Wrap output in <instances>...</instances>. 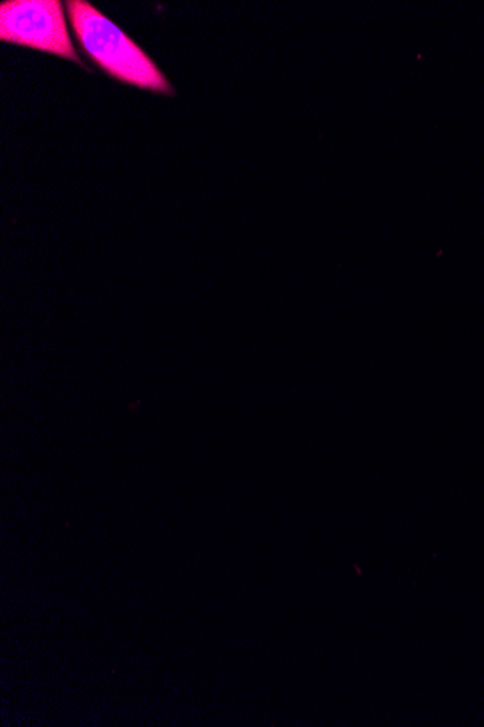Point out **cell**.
I'll list each match as a JSON object with an SVG mask.
<instances>
[{"mask_svg":"<svg viewBox=\"0 0 484 727\" xmlns=\"http://www.w3.org/2000/svg\"><path fill=\"white\" fill-rule=\"evenodd\" d=\"M66 9L80 48L106 75L140 89L174 95L153 59L111 19L85 0H69Z\"/></svg>","mask_w":484,"mask_h":727,"instance_id":"obj_1","label":"cell"},{"mask_svg":"<svg viewBox=\"0 0 484 727\" xmlns=\"http://www.w3.org/2000/svg\"><path fill=\"white\" fill-rule=\"evenodd\" d=\"M0 40L63 57L85 67L72 43L60 0H11L0 5Z\"/></svg>","mask_w":484,"mask_h":727,"instance_id":"obj_2","label":"cell"}]
</instances>
